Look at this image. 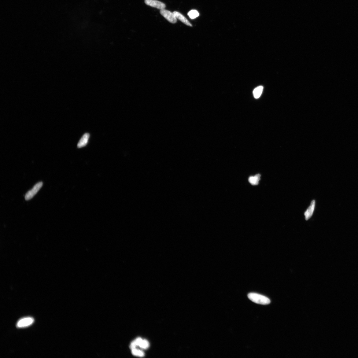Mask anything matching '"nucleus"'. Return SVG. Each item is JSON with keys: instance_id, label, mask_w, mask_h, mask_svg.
I'll return each mask as SVG.
<instances>
[{"instance_id": "13", "label": "nucleus", "mask_w": 358, "mask_h": 358, "mask_svg": "<svg viewBox=\"0 0 358 358\" xmlns=\"http://www.w3.org/2000/svg\"><path fill=\"white\" fill-rule=\"evenodd\" d=\"M149 346V342L146 340H143L139 345V347L143 349H148Z\"/></svg>"}, {"instance_id": "10", "label": "nucleus", "mask_w": 358, "mask_h": 358, "mask_svg": "<svg viewBox=\"0 0 358 358\" xmlns=\"http://www.w3.org/2000/svg\"><path fill=\"white\" fill-rule=\"evenodd\" d=\"M263 87L262 86H258L253 90V94L255 99H258L261 95L263 91Z\"/></svg>"}, {"instance_id": "4", "label": "nucleus", "mask_w": 358, "mask_h": 358, "mask_svg": "<svg viewBox=\"0 0 358 358\" xmlns=\"http://www.w3.org/2000/svg\"><path fill=\"white\" fill-rule=\"evenodd\" d=\"M145 3L148 6L160 10L164 9L166 7L164 3L157 0H145Z\"/></svg>"}, {"instance_id": "7", "label": "nucleus", "mask_w": 358, "mask_h": 358, "mask_svg": "<svg viewBox=\"0 0 358 358\" xmlns=\"http://www.w3.org/2000/svg\"><path fill=\"white\" fill-rule=\"evenodd\" d=\"M90 135L88 133H86L83 135L77 145L78 148H81L86 146L88 143Z\"/></svg>"}, {"instance_id": "5", "label": "nucleus", "mask_w": 358, "mask_h": 358, "mask_svg": "<svg viewBox=\"0 0 358 358\" xmlns=\"http://www.w3.org/2000/svg\"><path fill=\"white\" fill-rule=\"evenodd\" d=\"M34 319L28 317L21 319L17 322V327L19 328H24L32 325L34 322Z\"/></svg>"}, {"instance_id": "12", "label": "nucleus", "mask_w": 358, "mask_h": 358, "mask_svg": "<svg viewBox=\"0 0 358 358\" xmlns=\"http://www.w3.org/2000/svg\"><path fill=\"white\" fill-rule=\"evenodd\" d=\"M132 353L134 356L140 357H143L145 356V354L143 351L137 349L136 348L132 350Z\"/></svg>"}, {"instance_id": "2", "label": "nucleus", "mask_w": 358, "mask_h": 358, "mask_svg": "<svg viewBox=\"0 0 358 358\" xmlns=\"http://www.w3.org/2000/svg\"><path fill=\"white\" fill-rule=\"evenodd\" d=\"M42 185L43 183L42 182H39L35 184L32 189L26 194L25 197V200H29L32 198L40 190Z\"/></svg>"}, {"instance_id": "3", "label": "nucleus", "mask_w": 358, "mask_h": 358, "mask_svg": "<svg viewBox=\"0 0 358 358\" xmlns=\"http://www.w3.org/2000/svg\"><path fill=\"white\" fill-rule=\"evenodd\" d=\"M160 13L169 22L173 24L176 22L177 18L174 14L171 13V11L163 9L160 10Z\"/></svg>"}, {"instance_id": "11", "label": "nucleus", "mask_w": 358, "mask_h": 358, "mask_svg": "<svg viewBox=\"0 0 358 358\" xmlns=\"http://www.w3.org/2000/svg\"><path fill=\"white\" fill-rule=\"evenodd\" d=\"M187 15L190 18L194 19L199 17V13L197 11L192 10L189 12Z\"/></svg>"}, {"instance_id": "6", "label": "nucleus", "mask_w": 358, "mask_h": 358, "mask_svg": "<svg viewBox=\"0 0 358 358\" xmlns=\"http://www.w3.org/2000/svg\"><path fill=\"white\" fill-rule=\"evenodd\" d=\"M316 206V201L315 200H313L311 203L310 205L309 206L308 209L305 211L304 215L305 217V219L306 220H308L311 217L313 214L315 209Z\"/></svg>"}, {"instance_id": "1", "label": "nucleus", "mask_w": 358, "mask_h": 358, "mask_svg": "<svg viewBox=\"0 0 358 358\" xmlns=\"http://www.w3.org/2000/svg\"><path fill=\"white\" fill-rule=\"evenodd\" d=\"M248 297L250 300L257 304L267 305L270 303L269 298L257 293H250L248 295Z\"/></svg>"}, {"instance_id": "9", "label": "nucleus", "mask_w": 358, "mask_h": 358, "mask_svg": "<svg viewBox=\"0 0 358 358\" xmlns=\"http://www.w3.org/2000/svg\"><path fill=\"white\" fill-rule=\"evenodd\" d=\"M260 177L261 175L259 174L256 175L254 176H250L249 179V182L253 185H257L260 179Z\"/></svg>"}, {"instance_id": "8", "label": "nucleus", "mask_w": 358, "mask_h": 358, "mask_svg": "<svg viewBox=\"0 0 358 358\" xmlns=\"http://www.w3.org/2000/svg\"><path fill=\"white\" fill-rule=\"evenodd\" d=\"M175 15V17L177 19H178L180 21H181L184 24H185L187 26L192 27V25L188 21V20L181 13L178 12L177 11H174L173 13Z\"/></svg>"}]
</instances>
